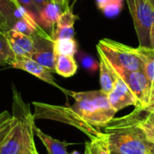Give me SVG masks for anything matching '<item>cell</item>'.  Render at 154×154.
Listing matches in <instances>:
<instances>
[{
    "label": "cell",
    "instance_id": "obj_9",
    "mask_svg": "<svg viewBox=\"0 0 154 154\" xmlns=\"http://www.w3.org/2000/svg\"><path fill=\"white\" fill-rule=\"evenodd\" d=\"M107 97L110 106L116 112L127 106H134L137 107L139 106L136 97L120 77H118L113 89L107 94Z\"/></svg>",
    "mask_w": 154,
    "mask_h": 154
},
{
    "label": "cell",
    "instance_id": "obj_10",
    "mask_svg": "<svg viewBox=\"0 0 154 154\" xmlns=\"http://www.w3.org/2000/svg\"><path fill=\"white\" fill-rule=\"evenodd\" d=\"M34 39V51L32 59L45 67L51 72H55L56 53L54 51V43L51 39L36 37Z\"/></svg>",
    "mask_w": 154,
    "mask_h": 154
},
{
    "label": "cell",
    "instance_id": "obj_15",
    "mask_svg": "<svg viewBox=\"0 0 154 154\" xmlns=\"http://www.w3.org/2000/svg\"><path fill=\"white\" fill-rule=\"evenodd\" d=\"M34 134L41 140V142L44 144L45 148L47 149L48 152L50 154H69L67 152V147L69 143L66 142H60L52 138L51 136L44 134L42 130L37 128L34 125L33 128Z\"/></svg>",
    "mask_w": 154,
    "mask_h": 154
},
{
    "label": "cell",
    "instance_id": "obj_24",
    "mask_svg": "<svg viewBox=\"0 0 154 154\" xmlns=\"http://www.w3.org/2000/svg\"><path fill=\"white\" fill-rule=\"evenodd\" d=\"M75 35L74 26L69 27H56L53 34L51 35V40L54 42L60 39H72Z\"/></svg>",
    "mask_w": 154,
    "mask_h": 154
},
{
    "label": "cell",
    "instance_id": "obj_8",
    "mask_svg": "<svg viewBox=\"0 0 154 154\" xmlns=\"http://www.w3.org/2000/svg\"><path fill=\"white\" fill-rule=\"evenodd\" d=\"M9 65L12 68L14 69H19L22 70H24L33 76H35L36 78L40 79L41 80L60 89L62 92H64L65 94L68 93V90L62 88L61 87H60L54 80V78L51 75V71L49 70L48 69H46L45 67L42 66L41 64H39L38 62H36L35 60H33L32 58L29 57H15L10 63Z\"/></svg>",
    "mask_w": 154,
    "mask_h": 154
},
{
    "label": "cell",
    "instance_id": "obj_30",
    "mask_svg": "<svg viewBox=\"0 0 154 154\" xmlns=\"http://www.w3.org/2000/svg\"><path fill=\"white\" fill-rule=\"evenodd\" d=\"M33 2L37 5V6L40 8V10H42L48 3L51 2V0H33Z\"/></svg>",
    "mask_w": 154,
    "mask_h": 154
},
{
    "label": "cell",
    "instance_id": "obj_31",
    "mask_svg": "<svg viewBox=\"0 0 154 154\" xmlns=\"http://www.w3.org/2000/svg\"><path fill=\"white\" fill-rule=\"evenodd\" d=\"M0 31H2L3 32L8 31V28H7V25H6V22L5 20L4 19V17L0 14Z\"/></svg>",
    "mask_w": 154,
    "mask_h": 154
},
{
    "label": "cell",
    "instance_id": "obj_1",
    "mask_svg": "<svg viewBox=\"0 0 154 154\" xmlns=\"http://www.w3.org/2000/svg\"><path fill=\"white\" fill-rule=\"evenodd\" d=\"M13 112L15 122L0 147V154H28L36 148L33 139L35 117L14 87H13Z\"/></svg>",
    "mask_w": 154,
    "mask_h": 154
},
{
    "label": "cell",
    "instance_id": "obj_18",
    "mask_svg": "<svg viewBox=\"0 0 154 154\" xmlns=\"http://www.w3.org/2000/svg\"><path fill=\"white\" fill-rule=\"evenodd\" d=\"M54 51L59 55H71L74 56L78 51V43L74 38L60 39L53 42Z\"/></svg>",
    "mask_w": 154,
    "mask_h": 154
},
{
    "label": "cell",
    "instance_id": "obj_40",
    "mask_svg": "<svg viewBox=\"0 0 154 154\" xmlns=\"http://www.w3.org/2000/svg\"><path fill=\"white\" fill-rule=\"evenodd\" d=\"M67 1H69V0H67Z\"/></svg>",
    "mask_w": 154,
    "mask_h": 154
},
{
    "label": "cell",
    "instance_id": "obj_2",
    "mask_svg": "<svg viewBox=\"0 0 154 154\" xmlns=\"http://www.w3.org/2000/svg\"><path fill=\"white\" fill-rule=\"evenodd\" d=\"M67 95L75 101L71 109L93 127L106 126L116 113L109 104L107 94L101 89L83 92L68 90Z\"/></svg>",
    "mask_w": 154,
    "mask_h": 154
},
{
    "label": "cell",
    "instance_id": "obj_3",
    "mask_svg": "<svg viewBox=\"0 0 154 154\" xmlns=\"http://www.w3.org/2000/svg\"><path fill=\"white\" fill-rule=\"evenodd\" d=\"M105 130L111 152L118 154H150L153 146L137 125H107Z\"/></svg>",
    "mask_w": 154,
    "mask_h": 154
},
{
    "label": "cell",
    "instance_id": "obj_22",
    "mask_svg": "<svg viewBox=\"0 0 154 154\" xmlns=\"http://www.w3.org/2000/svg\"><path fill=\"white\" fill-rule=\"evenodd\" d=\"M16 3L24 9L34 20L37 23H39V17H40V8L37 5L33 2V0H15Z\"/></svg>",
    "mask_w": 154,
    "mask_h": 154
},
{
    "label": "cell",
    "instance_id": "obj_20",
    "mask_svg": "<svg viewBox=\"0 0 154 154\" xmlns=\"http://www.w3.org/2000/svg\"><path fill=\"white\" fill-rule=\"evenodd\" d=\"M15 58L7 38L2 31H0V66L8 64Z\"/></svg>",
    "mask_w": 154,
    "mask_h": 154
},
{
    "label": "cell",
    "instance_id": "obj_12",
    "mask_svg": "<svg viewBox=\"0 0 154 154\" xmlns=\"http://www.w3.org/2000/svg\"><path fill=\"white\" fill-rule=\"evenodd\" d=\"M61 13V7L52 1L48 3L40 12L39 24L51 36V38L55 31L58 19Z\"/></svg>",
    "mask_w": 154,
    "mask_h": 154
},
{
    "label": "cell",
    "instance_id": "obj_26",
    "mask_svg": "<svg viewBox=\"0 0 154 154\" xmlns=\"http://www.w3.org/2000/svg\"><path fill=\"white\" fill-rule=\"evenodd\" d=\"M14 122H15V118L12 116V118H10L7 122H5L0 128V147L5 141L6 137L8 136L11 129L13 128L14 125Z\"/></svg>",
    "mask_w": 154,
    "mask_h": 154
},
{
    "label": "cell",
    "instance_id": "obj_32",
    "mask_svg": "<svg viewBox=\"0 0 154 154\" xmlns=\"http://www.w3.org/2000/svg\"><path fill=\"white\" fill-rule=\"evenodd\" d=\"M143 108H144V109H146V110H147V111H149V112L154 111V94H153V96L152 97V98H151V100H150L149 104H148L147 106H145Z\"/></svg>",
    "mask_w": 154,
    "mask_h": 154
},
{
    "label": "cell",
    "instance_id": "obj_16",
    "mask_svg": "<svg viewBox=\"0 0 154 154\" xmlns=\"http://www.w3.org/2000/svg\"><path fill=\"white\" fill-rule=\"evenodd\" d=\"M78 64L74 56L56 54L55 72L64 78H69L76 74Z\"/></svg>",
    "mask_w": 154,
    "mask_h": 154
},
{
    "label": "cell",
    "instance_id": "obj_11",
    "mask_svg": "<svg viewBox=\"0 0 154 154\" xmlns=\"http://www.w3.org/2000/svg\"><path fill=\"white\" fill-rule=\"evenodd\" d=\"M10 48L15 57L31 58L34 51V39L15 30L5 32Z\"/></svg>",
    "mask_w": 154,
    "mask_h": 154
},
{
    "label": "cell",
    "instance_id": "obj_21",
    "mask_svg": "<svg viewBox=\"0 0 154 154\" xmlns=\"http://www.w3.org/2000/svg\"><path fill=\"white\" fill-rule=\"evenodd\" d=\"M97 6L107 15L117 14L122 7V0H97Z\"/></svg>",
    "mask_w": 154,
    "mask_h": 154
},
{
    "label": "cell",
    "instance_id": "obj_17",
    "mask_svg": "<svg viewBox=\"0 0 154 154\" xmlns=\"http://www.w3.org/2000/svg\"><path fill=\"white\" fill-rule=\"evenodd\" d=\"M137 51L140 53L143 64V72L146 75L150 85H151V98L154 94V51L152 48L147 47H137Z\"/></svg>",
    "mask_w": 154,
    "mask_h": 154
},
{
    "label": "cell",
    "instance_id": "obj_13",
    "mask_svg": "<svg viewBox=\"0 0 154 154\" xmlns=\"http://www.w3.org/2000/svg\"><path fill=\"white\" fill-rule=\"evenodd\" d=\"M26 14L28 13L15 0H0V14L5 20L8 30L13 29L14 24Z\"/></svg>",
    "mask_w": 154,
    "mask_h": 154
},
{
    "label": "cell",
    "instance_id": "obj_7",
    "mask_svg": "<svg viewBox=\"0 0 154 154\" xmlns=\"http://www.w3.org/2000/svg\"><path fill=\"white\" fill-rule=\"evenodd\" d=\"M138 100L137 107H144L151 100V85L143 71L116 70Z\"/></svg>",
    "mask_w": 154,
    "mask_h": 154
},
{
    "label": "cell",
    "instance_id": "obj_38",
    "mask_svg": "<svg viewBox=\"0 0 154 154\" xmlns=\"http://www.w3.org/2000/svg\"><path fill=\"white\" fill-rule=\"evenodd\" d=\"M149 1H150V2H151V3H152V4L154 5V0H149Z\"/></svg>",
    "mask_w": 154,
    "mask_h": 154
},
{
    "label": "cell",
    "instance_id": "obj_14",
    "mask_svg": "<svg viewBox=\"0 0 154 154\" xmlns=\"http://www.w3.org/2000/svg\"><path fill=\"white\" fill-rule=\"evenodd\" d=\"M98 55H99V79H100L101 90L108 94L113 89L119 76L117 75L116 69L111 65V63L104 57V55H102L99 52Z\"/></svg>",
    "mask_w": 154,
    "mask_h": 154
},
{
    "label": "cell",
    "instance_id": "obj_35",
    "mask_svg": "<svg viewBox=\"0 0 154 154\" xmlns=\"http://www.w3.org/2000/svg\"><path fill=\"white\" fill-rule=\"evenodd\" d=\"M85 154H91V153H90V151H89V148H88V143H86V148H85Z\"/></svg>",
    "mask_w": 154,
    "mask_h": 154
},
{
    "label": "cell",
    "instance_id": "obj_19",
    "mask_svg": "<svg viewBox=\"0 0 154 154\" xmlns=\"http://www.w3.org/2000/svg\"><path fill=\"white\" fill-rule=\"evenodd\" d=\"M91 154H111V150L106 134H100L91 139L90 143H87Z\"/></svg>",
    "mask_w": 154,
    "mask_h": 154
},
{
    "label": "cell",
    "instance_id": "obj_36",
    "mask_svg": "<svg viewBox=\"0 0 154 154\" xmlns=\"http://www.w3.org/2000/svg\"><path fill=\"white\" fill-rule=\"evenodd\" d=\"M150 154H154V145L152 147L151 149V152H150Z\"/></svg>",
    "mask_w": 154,
    "mask_h": 154
},
{
    "label": "cell",
    "instance_id": "obj_33",
    "mask_svg": "<svg viewBox=\"0 0 154 154\" xmlns=\"http://www.w3.org/2000/svg\"><path fill=\"white\" fill-rule=\"evenodd\" d=\"M150 42H151V48L154 51V23L150 32Z\"/></svg>",
    "mask_w": 154,
    "mask_h": 154
},
{
    "label": "cell",
    "instance_id": "obj_28",
    "mask_svg": "<svg viewBox=\"0 0 154 154\" xmlns=\"http://www.w3.org/2000/svg\"><path fill=\"white\" fill-rule=\"evenodd\" d=\"M10 118H12V116L7 112V111H4L0 114V128L2 127V125L7 122Z\"/></svg>",
    "mask_w": 154,
    "mask_h": 154
},
{
    "label": "cell",
    "instance_id": "obj_34",
    "mask_svg": "<svg viewBox=\"0 0 154 154\" xmlns=\"http://www.w3.org/2000/svg\"><path fill=\"white\" fill-rule=\"evenodd\" d=\"M146 119L148 121H150L152 125H154V111H152V112H149L147 116H146Z\"/></svg>",
    "mask_w": 154,
    "mask_h": 154
},
{
    "label": "cell",
    "instance_id": "obj_27",
    "mask_svg": "<svg viewBox=\"0 0 154 154\" xmlns=\"http://www.w3.org/2000/svg\"><path fill=\"white\" fill-rule=\"evenodd\" d=\"M81 63L85 69L91 72H94L97 69V67H99V64H97V61L91 56L88 55H84L83 57H81Z\"/></svg>",
    "mask_w": 154,
    "mask_h": 154
},
{
    "label": "cell",
    "instance_id": "obj_29",
    "mask_svg": "<svg viewBox=\"0 0 154 154\" xmlns=\"http://www.w3.org/2000/svg\"><path fill=\"white\" fill-rule=\"evenodd\" d=\"M53 3H55L56 5H58L59 6L61 7V9H67L69 8V5H68V2L67 0H51Z\"/></svg>",
    "mask_w": 154,
    "mask_h": 154
},
{
    "label": "cell",
    "instance_id": "obj_5",
    "mask_svg": "<svg viewBox=\"0 0 154 154\" xmlns=\"http://www.w3.org/2000/svg\"><path fill=\"white\" fill-rule=\"evenodd\" d=\"M33 105L35 107V115H33L34 117L49 118L51 120L74 125L80 131L88 134L90 139H93L101 134L99 132H97L93 126H91L90 125L86 123L82 118H80L71 109V107L51 106L37 102L33 103Z\"/></svg>",
    "mask_w": 154,
    "mask_h": 154
},
{
    "label": "cell",
    "instance_id": "obj_39",
    "mask_svg": "<svg viewBox=\"0 0 154 154\" xmlns=\"http://www.w3.org/2000/svg\"><path fill=\"white\" fill-rule=\"evenodd\" d=\"M111 154H118V153H116V152H111Z\"/></svg>",
    "mask_w": 154,
    "mask_h": 154
},
{
    "label": "cell",
    "instance_id": "obj_6",
    "mask_svg": "<svg viewBox=\"0 0 154 154\" xmlns=\"http://www.w3.org/2000/svg\"><path fill=\"white\" fill-rule=\"evenodd\" d=\"M139 46L151 48L150 32L154 23V5L149 0H126Z\"/></svg>",
    "mask_w": 154,
    "mask_h": 154
},
{
    "label": "cell",
    "instance_id": "obj_37",
    "mask_svg": "<svg viewBox=\"0 0 154 154\" xmlns=\"http://www.w3.org/2000/svg\"><path fill=\"white\" fill-rule=\"evenodd\" d=\"M69 154H81V153H80V152H79L78 151H73L71 153H69Z\"/></svg>",
    "mask_w": 154,
    "mask_h": 154
},
{
    "label": "cell",
    "instance_id": "obj_23",
    "mask_svg": "<svg viewBox=\"0 0 154 154\" xmlns=\"http://www.w3.org/2000/svg\"><path fill=\"white\" fill-rule=\"evenodd\" d=\"M79 17L77 15H75L72 12V10L70 8H67L66 10H64L57 22V26L56 27H69V26H74V23L76 22V20Z\"/></svg>",
    "mask_w": 154,
    "mask_h": 154
},
{
    "label": "cell",
    "instance_id": "obj_25",
    "mask_svg": "<svg viewBox=\"0 0 154 154\" xmlns=\"http://www.w3.org/2000/svg\"><path fill=\"white\" fill-rule=\"evenodd\" d=\"M136 125L143 132L148 142H150L154 145V125H152L150 121H148L146 118L138 122Z\"/></svg>",
    "mask_w": 154,
    "mask_h": 154
},
{
    "label": "cell",
    "instance_id": "obj_4",
    "mask_svg": "<svg viewBox=\"0 0 154 154\" xmlns=\"http://www.w3.org/2000/svg\"><path fill=\"white\" fill-rule=\"evenodd\" d=\"M97 52L111 63L114 69L129 70V71H143V60L137 51L124 43L116 42L111 39H102L97 45Z\"/></svg>",
    "mask_w": 154,
    "mask_h": 154
}]
</instances>
